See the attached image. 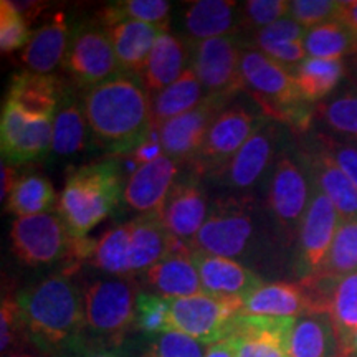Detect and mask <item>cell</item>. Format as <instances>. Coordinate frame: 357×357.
<instances>
[{
	"label": "cell",
	"instance_id": "30",
	"mask_svg": "<svg viewBox=\"0 0 357 357\" xmlns=\"http://www.w3.org/2000/svg\"><path fill=\"white\" fill-rule=\"evenodd\" d=\"M242 314L300 318L307 314V300L300 283H265L243 300Z\"/></svg>",
	"mask_w": 357,
	"mask_h": 357
},
{
	"label": "cell",
	"instance_id": "46",
	"mask_svg": "<svg viewBox=\"0 0 357 357\" xmlns=\"http://www.w3.org/2000/svg\"><path fill=\"white\" fill-rule=\"evenodd\" d=\"M341 2L337 0H294L289 3L288 17L306 30L337 20Z\"/></svg>",
	"mask_w": 357,
	"mask_h": 357
},
{
	"label": "cell",
	"instance_id": "31",
	"mask_svg": "<svg viewBox=\"0 0 357 357\" xmlns=\"http://www.w3.org/2000/svg\"><path fill=\"white\" fill-rule=\"evenodd\" d=\"M291 357H342L336 331L328 314L296 318L289 336Z\"/></svg>",
	"mask_w": 357,
	"mask_h": 357
},
{
	"label": "cell",
	"instance_id": "7",
	"mask_svg": "<svg viewBox=\"0 0 357 357\" xmlns=\"http://www.w3.org/2000/svg\"><path fill=\"white\" fill-rule=\"evenodd\" d=\"M243 300L200 293L169 300V331L185 334L205 346L229 339L242 314Z\"/></svg>",
	"mask_w": 357,
	"mask_h": 357
},
{
	"label": "cell",
	"instance_id": "33",
	"mask_svg": "<svg viewBox=\"0 0 357 357\" xmlns=\"http://www.w3.org/2000/svg\"><path fill=\"white\" fill-rule=\"evenodd\" d=\"M296 86L306 102H323L347 75L346 60H319L307 56L291 70Z\"/></svg>",
	"mask_w": 357,
	"mask_h": 357
},
{
	"label": "cell",
	"instance_id": "22",
	"mask_svg": "<svg viewBox=\"0 0 357 357\" xmlns=\"http://www.w3.org/2000/svg\"><path fill=\"white\" fill-rule=\"evenodd\" d=\"M71 29L65 12L58 10L42 26L33 30L32 38L20 53V61L26 71L40 75H55L63 66L71 42Z\"/></svg>",
	"mask_w": 357,
	"mask_h": 357
},
{
	"label": "cell",
	"instance_id": "15",
	"mask_svg": "<svg viewBox=\"0 0 357 357\" xmlns=\"http://www.w3.org/2000/svg\"><path fill=\"white\" fill-rule=\"evenodd\" d=\"M231 98L207 96L197 108L184 113L160 126V141L164 154L178 164H190L199 154L208 129Z\"/></svg>",
	"mask_w": 357,
	"mask_h": 357
},
{
	"label": "cell",
	"instance_id": "37",
	"mask_svg": "<svg viewBox=\"0 0 357 357\" xmlns=\"http://www.w3.org/2000/svg\"><path fill=\"white\" fill-rule=\"evenodd\" d=\"M303 43L307 56L319 60H346L357 53V35L339 20L310 29Z\"/></svg>",
	"mask_w": 357,
	"mask_h": 357
},
{
	"label": "cell",
	"instance_id": "12",
	"mask_svg": "<svg viewBox=\"0 0 357 357\" xmlns=\"http://www.w3.org/2000/svg\"><path fill=\"white\" fill-rule=\"evenodd\" d=\"M310 199L311 182L305 169L291 155H280L268 184L266 205L275 225L289 242L298 235Z\"/></svg>",
	"mask_w": 357,
	"mask_h": 357
},
{
	"label": "cell",
	"instance_id": "36",
	"mask_svg": "<svg viewBox=\"0 0 357 357\" xmlns=\"http://www.w3.org/2000/svg\"><path fill=\"white\" fill-rule=\"evenodd\" d=\"M314 121L324 136L357 146V91H346L314 106Z\"/></svg>",
	"mask_w": 357,
	"mask_h": 357
},
{
	"label": "cell",
	"instance_id": "16",
	"mask_svg": "<svg viewBox=\"0 0 357 357\" xmlns=\"http://www.w3.org/2000/svg\"><path fill=\"white\" fill-rule=\"evenodd\" d=\"M278 139L280 123L265 118V121L255 129V132L248 137V141L240 147L238 153L217 177L245 195V192L253 189L265 176L275 155Z\"/></svg>",
	"mask_w": 357,
	"mask_h": 357
},
{
	"label": "cell",
	"instance_id": "45",
	"mask_svg": "<svg viewBox=\"0 0 357 357\" xmlns=\"http://www.w3.org/2000/svg\"><path fill=\"white\" fill-rule=\"evenodd\" d=\"M134 328L149 336L169 331V300L155 293L137 294Z\"/></svg>",
	"mask_w": 357,
	"mask_h": 357
},
{
	"label": "cell",
	"instance_id": "27",
	"mask_svg": "<svg viewBox=\"0 0 357 357\" xmlns=\"http://www.w3.org/2000/svg\"><path fill=\"white\" fill-rule=\"evenodd\" d=\"M129 223H131V250H129L131 276L146 275L181 243V240L174 238L169 234L158 212L141 213Z\"/></svg>",
	"mask_w": 357,
	"mask_h": 357
},
{
	"label": "cell",
	"instance_id": "34",
	"mask_svg": "<svg viewBox=\"0 0 357 357\" xmlns=\"http://www.w3.org/2000/svg\"><path fill=\"white\" fill-rule=\"evenodd\" d=\"M55 187L40 174H26L17 182L15 189L8 195L6 211L17 218L55 212L58 207Z\"/></svg>",
	"mask_w": 357,
	"mask_h": 357
},
{
	"label": "cell",
	"instance_id": "6",
	"mask_svg": "<svg viewBox=\"0 0 357 357\" xmlns=\"http://www.w3.org/2000/svg\"><path fill=\"white\" fill-rule=\"evenodd\" d=\"M86 329L96 341L114 346L121 342L136 319L137 294L128 278H98L82 289Z\"/></svg>",
	"mask_w": 357,
	"mask_h": 357
},
{
	"label": "cell",
	"instance_id": "21",
	"mask_svg": "<svg viewBox=\"0 0 357 357\" xmlns=\"http://www.w3.org/2000/svg\"><path fill=\"white\" fill-rule=\"evenodd\" d=\"M190 43L181 35L164 30L155 40L144 68L137 78L151 98L171 86L190 65Z\"/></svg>",
	"mask_w": 357,
	"mask_h": 357
},
{
	"label": "cell",
	"instance_id": "48",
	"mask_svg": "<svg viewBox=\"0 0 357 357\" xmlns=\"http://www.w3.org/2000/svg\"><path fill=\"white\" fill-rule=\"evenodd\" d=\"M318 144L331 155L337 167L346 174L347 178L357 189V146L346 141L333 139V137L319 134Z\"/></svg>",
	"mask_w": 357,
	"mask_h": 357
},
{
	"label": "cell",
	"instance_id": "52",
	"mask_svg": "<svg viewBox=\"0 0 357 357\" xmlns=\"http://www.w3.org/2000/svg\"><path fill=\"white\" fill-rule=\"evenodd\" d=\"M337 20L342 22L346 26H349L352 32L357 35V0H346V2H341Z\"/></svg>",
	"mask_w": 357,
	"mask_h": 357
},
{
	"label": "cell",
	"instance_id": "28",
	"mask_svg": "<svg viewBox=\"0 0 357 357\" xmlns=\"http://www.w3.org/2000/svg\"><path fill=\"white\" fill-rule=\"evenodd\" d=\"M108 30L123 73L139 77L155 40L166 29L144 22H119ZM169 30V29H167Z\"/></svg>",
	"mask_w": 357,
	"mask_h": 357
},
{
	"label": "cell",
	"instance_id": "17",
	"mask_svg": "<svg viewBox=\"0 0 357 357\" xmlns=\"http://www.w3.org/2000/svg\"><path fill=\"white\" fill-rule=\"evenodd\" d=\"M208 211L211 207L199 176L192 172L176 181L158 213L169 234L190 247L207 220Z\"/></svg>",
	"mask_w": 357,
	"mask_h": 357
},
{
	"label": "cell",
	"instance_id": "41",
	"mask_svg": "<svg viewBox=\"0 0 357 357\" xmlns=\"http://www.w3.org/2000/svg\"><path fill=\"white\" fill-rule=\"evenodd\" d=\"M33 346L26 334L22 312L17 303V298L12 294L2 298V307H0V351L2 356L12 354V352H22L25 347Z\"/></svg>",
	"mask_w": 357,
	"mask_h": 357
},
{
	"label": "cell",
	"instance_id": "38",
	"mask_svg": "<svg viewBox=\"0 0 357 357\" xmlns=\"http://www.w3.org/2000/svg\"><path fill=\"white\" fill-rule=\"evenodd\" d=\"M129 250H131V223L128 222L113 227L105 231L101 238H98L95 252L88 263L114 278L131 280Z\"/></svg>",
	"mask_w": 357,
	"mask_h": 357
},
{
	"label": "cell",
	"instance_id": "56",
	"mask_svg": "<svg viewBox=\"0 0 357 357\" xmlns=\"http://www.w3.org/2000/svg\"><path fill=\"white\" fill-rule=\"evenodd\" d=\"M349 357H357V334L352 339V344H351V354Z\"/></svg>",
	"mask_w": 357,
	"mask_h": 357
},
{
	"label": "cell",
	"instance_id": "39",
	"mask_svg": "<svg viewBox=\"0 0 357 357\" xmlns=\"http://www.w3.org/2000/svg\"><path fill=\"white\" fill-rule=\"evenodd\" d=\"M172 3L164 0H121L111 2L98 10L96 24L109 29L119 22L134 20L144 24L158 25L160 29H169Z\"/></svg>",
	"mask_w": 357,
	"mask_h": 357
},
{
	"label": "cell",
	"instance_id": "26",
	"mask_svg": "<svg viewBox=\"0 0 357 357\" xmlns=\"http://www.w3.org/2000/svg\"><path fill=\"white\" fill-rule=\"evenodd\" d=\"M301 166L311 182L331 200L342 220L357 218V189L319 144L301 154Z\"/></svg>",
	"mask_w": 357,
	"mask_h": 357
},
{
	"label": "cell",
	"instance_id": "20",
	"mask_svg": "<svg viewBox=\"0 0 357 357\" xmlns=\"http://www.w3.org/2000/svg\"><path fill=\"white\" fill-rule=\"evenodd\" d=\"M192 258L199 270L204 291L213 296L247 300L250 294L265 284L252 268L231 258L211 255L197 250H192Z\"/></svg>",
	"mask_w": 357,
	"mask_h": 357
},
{
	"label": "cell",
	"instance_id": "25",
	"mask_svg": "<svg viewBox=\"0 0 357 357\" xmlns=\"http://www.w3.org/2000/svg\"><path fill=\"white\" fill-rule=\"evenodd\" d=\"M147 284L166 300H178L205 293L199 270L192 258V248L181 242L172 253L144 275Z\"/></svg>",
	"mask_w": 357,
	"mask_h": 357
},
{
	"label": "cell",
	"instance_id": "13",
	"mask_svg": "<svg viewBox=\"0 0 357 357\" xmlns=\"http://www.w3.org/2000/svg\"><path fill=\"white\" fill-rule=\"evenodd\" d=\"M341 222L342 217L339 215L331 200L326 197L314 182H311L310 205L296 235V270L301 278L318 273L321 270Z\"/></svg>",
	"mask_w": 357,
	"mask_h": 357
},
{
	"label": "cell",
	"instance_id": "51",
	"mask_svg": "<svg viewBox=\"0 0 357 357\" xmlns=\"http://www.w3.org/2000/svg\"><path fill=\"white\" fill-rule=\"evenodd\" d=\"M20 171L17 166L8 162H2V190H0V199H2V204L6 205L8 195L12 194V190L15 189L17 182L20 181Z\"/></svg>",
	"mask_w": 357,
	"mask_h": 357
},
{
	"label": "cell",
	"instance_id": "40",
	"mask_svg": "<svg viewBox=\"0 0 357 357\" xmlns=\"http://www.w3.org/2000/svg\"><path fill=\"white\" fill-rule=\"evenodd\" d=\"M357 271V218L342 220L318 273L342 278Z\"/></svg>",
	"mask_w": 357,
	"mask_h": 357
},
{
	"label": "cell",
	"instance_id": "8",
	"mask_svg": "<svg viewBox=\"0 0 357 357\" xmlns=\"http://www.w3.org/2000/svg\"><path fill=\"white\" fill-rule=\"evenodd\" d=\"M265 118L263 113L248 109L240 102L227 106L217 116L199 154L190 162L192 172L199 177L218 176Z\"/></svg>",
	"mask_w": 357,
	"mask_h": 357
},
{
	"label": "cell",
	"instance_id": "32",
	"mask_svg": "<svg viewBox=\"0 0 357 357\" xmlns=\"http://www.w3.org/2000/svg\"><path fill=\"white\" fill-rule=\"evenodd\" d=\"M207 98V93L199 82L194 70L187 68L177 82L151 98L153 105V128H160L177 116L189 113Z\"/></svg>",
	"mask_w": 357,
	"mask_h": 357
},
{
	"label": "cell",
	"instance_id": "50",
	"mask_svg": "<svg viewBox=\"0 0 357 357\" xmlns=\"http://www.w3.org/2000/svg\"><path fill=\"white\" fill-rule=\"evenodd\" d=\"M65 357H123L121 352L116 349L114 346L105 344L100 341H88L83 339L73 351H70Z\"/></svg>",
	"mask_w": 357,
	"mask_h": 357
},
{
	"label": "cell",
	"instance_id": "54",
	"mask_svg": "<svg viewBox=\"0 0 357 357\" xmlns=\"http://www.w3.org/2000/svg\"><path fill=\"white\" fill-rule=\"evenodd\" d=\"M2 357H48V356H45V354H42V352H37V354H32V352H25V351H22V352H12V354H7V356H2Z\"/></svg>",
	"mask_w": 357,
	"mask_h": 357
},
{
	"label": "cell",
	"instance_id": "43",
	"mask_svg": "<svg viewBox=\"0 0 357 357\" xmlns=\"http://www.w3.org/2000/svg\"><path fill=\"white\" fill-rule=\"evenodd\" d=\"M205 344L177 331L151 336L141 357H205Z\"/></svg>",
	"mask_w": 357,
	"mask_h": 357
},
{
	"label": "cell",
	"instance_id": "53",
	"mask_svg": "<svg viewBox=\"0 0 357 357\" xmlns=\"http://www.w3.org/2000/svg\"><path fill=\"white\" fill-rule=\"evenodd\" d=\"M205 357H235V349L230 339H223L215 344L208 346Z\"/></svg>",
	"mask_w": 357,
	"mask_h": 357
},
{
	"label": "cell",
	"instance_id": "47",
	"mask_svg": "<svg viewBox=\"0 0 357 357\" xmlns=\"http://www.w3.org/2000/svg\"><path fill=\"white\" fill-rule=\"evenodd\" d=\"M307 30L300 24H296L289 17H284L275 24L265 26L252 35V48L255 50H263L275 43L283 42H305ZM250 47V45H248Z\"/></svg>",
	"mask_w": 357,
	"mask_h": 357
},
{
	"label": "cell",
	"instance_id": "10",
	"mask_svg": "<svg viewBox=\"0 0 357 357\" xmlns=\"http://www.w3.org/2000/svg\"><path fill=\"white\" fill-rule=\"evenodd\" d=\"M71 243L73 236L56 211L15 218L12 222V252L26 266H43L66 260Z\"/></svg>",
	"mask_w": 357,
	"mask_h": 357
},
{
	"label": "cell",
	"instance_id": "4",
	"mask_svg": "<svg viewBox=\"0 0 357 357\" xmlns=\"http://www.w3.org/2000/svg\"><path fill=\"white\" fill-rule=\"evenodd\" d=\"M240 82L242 91L255 100L266 118L300 132L314 121V108L303 100L291 71L248 45L240 63Z\"/></svg>",
	"mask_w": 357,
	"mask_h": 357
},
{
	"label": "cell",
	"instance_id": "35",
	"mask_svg": "<svg viewBox=\"0 0 357 357\" xmlns=\"http://www.w3.org/2000/svg\"><path fill=\"white\" fill-rule=\"evenodd\" d=\"M328 316L336 331L341 356L349 357L352 339L357 334V271L337 278Z\"/></svg>",
	"mask_w": 357,
	"mask_h": 357
},
{
	"label": "cell",
	"instance_id": "3",
	"mask_svg": "<svg viewBox=\"0 0 357 357\" xmlns=\"http://www.w3.org/2000/svg\"><path fill=\"white\" fill-rule=\"evenodd\" d=\"M123 192L121 167L116 158L93 160L75 169L66 178L56 212L71 236L84 238L118 208Z\"/></svg>",
	"mask_w": 357,
	"mask_h": 357
},
{
	"label": "cell",
	"instance_id": "9",
	"mask_svg": "<svg viewBox=\"0 0 357 357\" xmlns=\"http://www.w3.org/2000/svg\"><path fill=\"white\" fill-rule=\"evenodd\" d=\"M63 68L83 91L123 73L108 30L96 22L75 26Z\"/></svg>",
	"mask_w": 357,
	"mask_h": 357
},
{
	"label": "cell",
	"instance_id": "29",
	"mask_svg": "<svg viewBox=\"0 0 357 357\" xmlns=\"http://www.w3.org/2000/svg\"><path fill=\"white\" fill-rule=\"evenodd\" d=\"M89 139L93 137L83 111L82 96H77L68 88L53 118L52 153L58 158H70L86 149Z\"/></svg>",
	"mask_w": 357,
	"mask_h": 357
},
{
	"label": "cell",
	"instance_id": "1",
	"mask_svg": "<svg viewBox=\"0 0 357 357\" xmlns=\"http://www.w3.org/2000/svg\"><path fill=\"white\" fill-rule=\"evenodd\" d=\"M82 105L93 141L113 158L131 154L153 129L151 96L134 75L119 73L84 89Z\"/></svg>",
	"mask_w": 357,
	"mask_h": 357
},
{
	"label": "cell",
	"instance_id": "23",
	"mask_svg": "<svg viewBox=\"0 0 357 357\" xmlns=\"http://www.w3.org/2000/svg\"><path fill=\"white\" fill-rule=\"evenodd\" d=\"M182 32L189 43L240 33V3L230 0H194L182 12Z\"/></svg>",
	"mask_w": 357,
	"mask_h": 357
},
{
	"label": "cell",
	"instance_id": "2",
	"mask_svg": "<svg viewBox=\"0 0 357 357\" xmlns=\"http://www.w3.org/2000/svg\"><path fill=\"white\" fill-rule=\"evenodd\" d=\"M26 334L35 349L65 357L83 341L86 329L83 293L70 273H56L15 294Z\"/></svg>",
	"mask_w": 357,
	"mask_h": 357
},
{
	"label": "cell",
	"instance_id": "55",
	"mask_svg": "<svg viewBox=\"0 0 357 357\" xmlns=\"http://www.w3.org/2000/svg\"><path fill=\"white\" fill-rule=\"evenodd\" d=\"M351 60V73H352V82L356 84V91H357V53L354 56L349 58Z\"/></svg>",
	"mask_w": 357,
	"mask_h": 357
},
{
	"label": "cell",
	"instance_id": "49",
	"mask_svg": "<svg viewBox=\"0 0 357 357\" xmlns=\"http://www.w3.org/2000/svg\"><path fill=\"white\" fill-rule=\"evenodd\" d=\"M129 155H131L132 164L136 167L154 162L155 159H159L160 155H164L162 141H160V129L159 128L151 129L149 134L146 136V139L142 141Z\"/></svg>",
	"mask_w": 357,
	"mask_h": 357
},
{
	"label": "cell",
	"instance_id": "11",
	"mask_svg": "<svg viewBox=\"0 0 357 357\" xmlns=\"http://www.w3.org/2000/svg\"><path fill=\"white\" fill-rule=\"evenodd\" d=\"M190 68L197 75L207 96L234 98L242 91L240 63L245 43L238 35L190 43Z\"/></svg>",
	"mask_w": 357,
	"mask_h": 357
},
{
	"label": "cell",
	"instance_id": "5",
	"mask_svg": "<svg viewBox=\"0 0 357 357\" xmlns=\"http://www.w3.org/2000/svg\"><path fill=\"white\" fill-rule=\"evenodd\" d=\"M265 236L255 199L250 195H229L212 204L207 220L190 248L231 260H250L261 253Z\"/></svg>",
	"mask_w": 357,
	"mask_h": 357
},
{
	"label": "cell",
	"instance_id": "19",
	"mask_svg": "<svg viewBox=\"0 0 357 357\" xmlns=\"http://www.w3.org/2000/svg\"><path fill=\"white\" fill-rule=\"evenodd\" d=\"M178 166L177 160L164 154L154 162L134 169L124 184V204L139 215L159 212L176 184Z\"/></svg>",
	"mask_w": 357,
	"mask_h": 357
},
{
	"label": "cell",
	"instance_id": "18",
	"mask_svg": "<svg viewBox=\"0 0 357 357\" xmlns=\"http://www.w3.org/2000/svg\"><path fill=\"white\" fill-rule=\"evenodd\" d=\"M296 318L240 314L230 341L235 357H291L289 336Z\"/></svg>",
	"mask_w": 357,
	"mask_h": 357
},
{
	"label": "cell",
	"instance_id": "24",
	"mask_svg": "<svg viewBox=\"0 0 357 357\" xmlns=\"http://www.w3.org/2000/svg\"><path fill=\"white\" fill-rule=\"evenodd\" d=\"M66 89L68 86L56 75L22 70L12 77L6 101H10L26 114L53 119Z\"/></svg>",
	"mask_w": 357,
	"mask_h": 357
},
{
	"label": "cell",
	"instance_id": "44",
	"mask_svg": "<svg viewBox=\"0 0 357 357\" xmlns=\"http://www.w3.org/2000/svg\"><path fill=\"white\" fill-rule=\"evenodd\" d=\"M32 26L10 0L0 2V50L3 55L24 50L32 38Z\"/></svg>",
	"mask_w": 357,
	"mask_h": 357
},
{
	"label": "cell",
	"instance_id": "14",
	"mask_svg": "<svg viewBox=\"0 0 357 357\" xmlns=\"http://www.w3.org/2000/svg\"><path fill=\"white\" fill-rule=\"evenodd\" d=\"M53 119L26 114L3 101L0 116V149L3 162L20 166L52 153Z\"/></svg>",
	"mask_w": 357,
	"mask_h": 357
},
{
	"label": "cell",
	"instance_id": "42",
	"mask_svg": "<svg viewBox=\"0 0 357 357\" xmlns=\"http://www.w3.org/2000/svg\"><path fill=\"white\" fill-rule=\"evenodd\" d=\"M288 0H247L240 3V32L255 33L289 13Z\"/></svg>",
	"mask_w": 357,
	"mask_h": 357
}]
</instances>
